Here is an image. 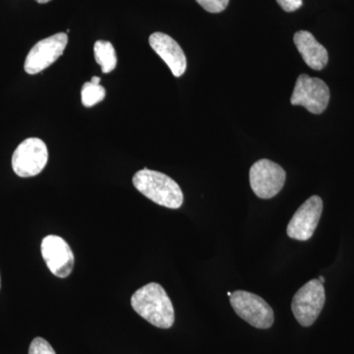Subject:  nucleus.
Masks as SVG:
<instances>
[{
	"label": "nucleus",
	"mask_w": 354,
	"mask_h": 354,
	"mask_svg": "<svg viewBox=\"0 0 354 354\" xmlns=\"http://www.w3.org/2000/svg\"><path fill=\"white\" fill-rule=\"evenodd\" d=\"M131 305L142 318L155 327L169 329L174 325V305L160 283H150L139 288L132 295Z\"/></svg>",
	"instance_id": "f257e3e1"
},
{
	"label": "nucleus",
	"mask_w": 354,
	"mask_h": 354,
	"mask_svg": "<svg viewBox=\"0 0 354 354\" xmlns=\"http://www.w3.org/2000/svg\"><path fill=\"white\" fill-rule=\"evenodd\" d=\"M133 185L151 201L169 209H178L183 204V193L167 174L144 169L133 176Z\"/></svg>",
	"instance_id": "f03ea898"
},
{
	"label": "nucleus",
	"mask_w": 354,
	"mask_h": 354,
	"mask_svg": "<svg viewBox=\"0 0 354 354\" xmlns=\"http://www.w3.org/2000/svg\"><path fill=\"white\" fill-rule=\"evenodd\" d=\"M325 301L323 283L319 279H311L295 293L291 302V310L300 325L310 327L320 315Z\"/></svg>",
	"instance_id": "7ed1b4c3"
},
{
	"label": "nucleus",
	"mask_w": 354,
	"mask_h": 354,
	"mask_svg": "<svg viewBox=\"0 0 354 354\" xmlns=\"http://www.w3.org/2000/svg\"><path fill=\"white\" fill-rule=\"evenodd\" d=\"M235 313L257 329H269L274 324L272 307L259 295L245 290H236L230 297Z\"/></svg>",
	"instance_id": "20e7f679"
},
{
	"label": "nucleus",
	"mask_w": 354,
	"mask_h": 354,
	"mask_svg": "<svg viewBox=\"0 0 354 354\" xmlns=\"http://www.w3.org/2000/svg\"><path fill=\"white\" fill-rule=\"evenodd\" d=\"M330 95V88L323 80L301 74L295 83L290 102L293 106H304L310 113L321 114L329 104Z\"/></svg>",
	"instance_id": "39448f33"
},
{
	"label": "nucleus",
	"mask_w": 354,
	"mask_h": 354,
	"mask_svg": "<svg viewBox=\"0 0 354 354\" xmlns=\"http://www.w3.org/2000/svg\"><path fill=\"white\" fill-rule=\"evenodd\" d=\"M249 178L256 196L261 199H271L283 189L286 174L281 165L262 158L251 167Z\"/></svg>",
	"instance_id": "423d86ee"
},
{
	"label": "nucleus",
	"mask_w": 354,
	"mask_h": 354,
	"mask_svg": "<svg viewBox=\"0 0 354 354\" xmlns=\"http://www.w3.org/2000/svg\"><path fill=\"white\" fill-rule=\"evenodd\" d=\"M48 160V147L43 140L28 138L13 153L12 169L20 177L36 176L43 171Z\"/></svg>",
	"instance_id": "0eeeda50"
},
{
	"label": "nucleus",
	"mask_w": 354,
	"mask_h": 354,
	"mask_svg": "<svg viewBox=\"0 0 354 354\" xmlns=\"http://www.w3.org/2000/svg\"><path fill=\"white\" fill-rule=\"evenodd\" d=\"M67 43L68 37L65 32H58L39 41L32 46L26 57L25 71L35 75L50 67L64 55Z\"/></svg>",
	"instance_id": "6e6552de"
},
{
	"label": "nucleus",
	"mask_w": 354,
	"mask_h": 354,
	"mask_svg": "<svg viewBox=\"0 0 354 354\" xmlns=\"http://www.w3.org/2000/svg\"><path fill=\"white\" fill-rule=\"evenodd\" d=\"M323 212V201L314 195L297 209L288 223L286 234L295 241H307L313 236Z\"/></svg>",
	"instance_id": "1a4fd4ad"
},
{
	"label": "nucleus",
	"mask_w": 354,
	"mask_h": 354,
	"mask_svg": "<svg viewBox=\"0 0 354 354\" xmlns=\"http://www.w3.org/2000/svg\"><path fill=\"white\" fill-rule=\"evenodd\" d=\"M41 256L57 278H67L74 267V254L69 244L57 235H48L41 241Z\"/></svg>",
	"instance_id": "9d476101"
},
{
	"label": "nucleus",
	"mask_w": 354,
	"mask_h": 354,
	"mask_svg": "<svg viewBox=\"0 0 354 354\" xmlns=\"http://www.w3.org/2000/svg\"><path fill=\"white\" fill-rule=\"evenodd\" d=\"M149 43L156 53L162 58L176 77L183 76L187 67V60L183 48L169 35L153 32L149 38Z\"/></svg>",
	"instance_id": "9b49d317"
},
{
	"label": "nucleus",
	"mask_w": 354,
	"mask_h": 354,
	"mask_svg": "<svg viewBox=\"0 0 354 354\" xmlns=\"http://www.w3.org/2000/svg\"><path fill=\"white\" fill-rule=\"evenodd\" d=\"M295 46L299 51L305 64L310 68L322 70L329 60V55L325 46L319 43L315 37L308 31H298L293 37Z\"/></svg>",
	"instance_id": "f8f14e48"
},
{
	"label": "nucleus",
	"mask_w": 354,
	"mask_h": 354,
	"mask_svg": "<svg viewBox=\"0 0 354 354\" xmlns=\"http://www.w3.org/2000/svg\"><path fill=\"white\" fill-rule=\"evenodd\" d=\"M94 51L95 62L102 67L104 73H109L115 68L118 57L113 44L106 41H95Z\"/></svg>",
	"instance_id": "ddd939ff"
},
{
	"label": "nucleus",
	"mask_w": 354,
	"mask_h": 354,
	"mask_svg": "<svg viewBox=\"0 0 354 354\" xmlns=\"http://www.w3.org/2000/svg\"><path fill=\"white\" fill-rule=\"evenodd\" d=\"M81 97L83 106L86 108H92L104 99L106 90L100 84L87 82L84 84Z\"/></svg>",
	"instance_id": "4468645a"
},
{
	"label": "nucleus",
	"mask_w": 354,
	"mask_h": 354,
	"mask_svg": "<svg viewBox=\"0 0 354 354\" xmlns=\"http://www.w3.org/2000/svg\"><path fill=\"white\" fill-rule=\"evenodd\" d=\"M29 354H57L50 342L43 337H36L30 344Z\"/></svg>",
	"instance_id": "2eb2a0df"
},
{
	"label": "nucleus",
	"mask_w": 354,
	"mask_h": 354,
	"mask_svg": "<svg viewBox=\"0 0 354 354\" xmlns=\"http://www.w3.org/2000/svg\"><path fill=\"white\" fill-rule=\"evenodd\" d=\"M209 13H220L225 10L228 6L230 0H196Z\"/></svg>",
	"instance_id": "dca6fc26"
},
{
	"label": "nucleus",
	"mask_w": 354,
	"mask_h": 354,
	"mask_svg": "<svg viewBox=\"0 0 354 354\" xmlns=\"http://www.w3.org/2000/svg\"><path fill=\"white\" fill-rule=\"evenodd\" d=\"M279 6L281 7L286 12H293L302 6V0H277Z\"/></svg>",
	"instance_id": "f3484780"
},
{
	"label": "nucleus",
	"mask_w": 354,
	"mask_h": 354,
	"mask_svg": "<svg viewBox=\"0 0 354 354\" xmlns=\"http://www.w3.org/2000/svg\"><path fill=\"white\" fill-rule=\"evenodd\" d=\"M91 82L94 84H100V82H101V78H100V77H93Z\"/></svg>",
	"instance_id": "a211bd4d"
},
{
	"label": "nucleus",
	"mask_w": 354,
	"mask_h": 354,
	"mask_svg": "<svg viewBox=\"0 0 354 354\" xmlns=\"http://www.w3.org/2000/svg\"><path fill=\"white\" fill-rule=\"evenodd\" d=\"M37 2H39V3L44 4V3H48V2L51 1V0H36Z\"/></svg>",
	"instance_id": "6ab92c4d"
},
{
	"label": "nucleus",
	"mask_w": 354,
	"mask_h": 354,
	"mask_svg": "<svg viewBox=\"0 0 354 354\" xmlns=\"http://www.w3.org/2000/svg\"><path fill=\"white\" fill-rule=\"evenodd\" d=\"M318 279H319V281H321V283H325L326 279H325V278H324V277H320V278H319Z\"/></svg>",
	"instance_id": "aec40b11"
},
{
	"label": "nucleus",
	"mask_w": 354,
	"mask_h": 354,
	"mask_svg": "<svg viewBox=\"0 0 354 354\" xmlns=\"http://www.w3.org/2000/svg\"><path fill=\"white\" fill-rule=\"evenodd\" d=\"M232 292H227L228 297H232Z\"/></svg>",
	"instance_id": "412c9836"
},
{
	"label": "nucleus",
	"mask_w": 354,
	"mask_h": 354,
	"mask_svg": "<svg viewBox=\"0 0 354 354\" xmlns=\"http://www.w3.org/2000/svg\"><path fill=\"white\" fill-rule=\"evenodd\" d=\"M0 283H1V281H0Z\"/></svg>",
	"instance_id": "4be33fe9"
}]
</instances>
